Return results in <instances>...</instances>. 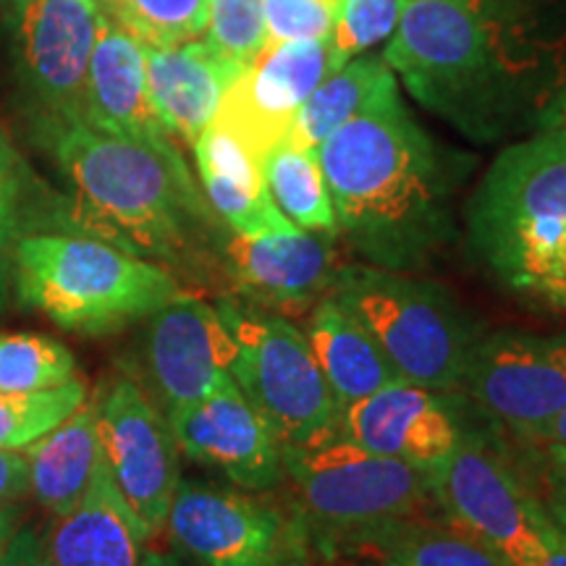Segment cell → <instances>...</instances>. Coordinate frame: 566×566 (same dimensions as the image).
Wrapping results in <instances>:
<instances>
[{"label": "cell", "mask_w": 566, "mask_h": 566, "mask_svg": "<svg viewBox=\"0 0 566 566\" xmlns=\"http://www.w3.org/2000/svg\"><path fill=\"white\" fill-rule=\"evenodd\" d=\"M61 221L69 223L66 208L55 205L11 139L0 132V250L11 252L21 237Z\"/></svg>", "instance_id": "28"}, {"label": "cell", "mask_w": 566, "mask_h": 566, "mask_svg": "<svg viewBox=\"0 0 566 566\" xmlns=\"http://www.w3.org/2000/svg\"><path fill=\"white\" fill-rule=\"evenodd\" d=\"M331 566H509L506 558L443 514L409 516L352 537Z\"/></svg>", "instance_id": "23"}, {"label": "cell", "mask_w": 566, "mask_h": 566, "mask_svg": "<svg viewBox=\"0 0 566 566\" xmlns=\"http://www.w3.org/2000/svg\"><path fill=\"white\" fill-rule=\"evenodd\" d=\"M459 391L506 441H533L566 409V331L501 328L483 334Z\"/></svg>", "instance_id": "10"}, {"label": "cell", "mask_w": 566, "mask_h": 566, "mask_svg": "<svg viewBox=\"0 0 566 566\" xmlns=\"http://www.w3.org/2000/svg\"><path fill=\"white\" fill-rule=\"evenodd\" d=\"M247 69L223 59L208 40L171 48L145 45V74L150 103L171 137L195 145L216 118L226 90Z\"/></svg>", "instance_id": "20"}, {"label": "cell", "mask_w": 566, "mask_h": 566, "mask_svg": "<svg viewBox=\"0 0 566 566\" xmlns=\"http://www.w3.org/2000/svg\"><path fill=\"white\" fill-rule=\"evenodd\" d=\"M166 417L179 451L195 462L216 467L233 485L244 491H271L286 483L279 438L231 373L202 399Z\"/></svg>", "instance_id": "16"}, {"label": "cell", "mask_w": 566, "mask_h": 566, "mask_svg": "<svg viewBox=\"0 0 566 566\" xmlns=\"http://www.w3.org/2000/svg\"><path fill=\"white\" fill-rule=\"evenodd\" d=\"M17 74L40 134L84 122L87 71L95 48L97 0H21L11 13Z\"/></svg>", "instance_id": "11"}, {"label": "cell", "mask_w": 566, "mask_h": 566, "mask_svg": "<svg viewBox=\"0 0 566 566\" xmlns=\"http://www.w3.org/2000/svg\"><path fill=\"white\" fill-rule=\"evenodd\" d=\"M221 263L239 294L268 313H310L336 279L334 233L289 229L265 237H231Z\"/></svg>", "instance_id": "17"}, {"label": "cell", "mask_w": 566, "mask_h": 566, "mask_svg": "<svg viewBox=\"0 0 566 566\" xmlns=\"http://www.w3.org/2000/svg\"><path fill=\"white\" fill-rule=\"evenodd\" d=\"M97 436L113 485L155 535L181 480L171 422L132 378H118L97 401Z\"/></svg>", "instance_id": "12"}, {"label": "cell", "mask_w": 566, "mask_h": 566, "mask_svg": "<svg viewBox=\"0 0 566 566\" xmlns=\"http://www.w3.org/2000/svg\"><path fill=\"white\" fill-rule=\"evenodd\" d=\"M13 522H17V512H13L11 506H0V554H3L11 535L17 533V530H13Z\"/></svg>", "instance_id": "41"}, {"label": "cell", "mask_w": 566, "mask_h": 566, "mask_svg": "<svg viewBox=\"0 0 566 566\" xmlns=\"http://www.w3.org/2000/svg\"><path fill=\"white\" fill-rule=\"evenodd\" d=\"M527 443H558V446H566V409H562L554 420H551L546 428L537 433L533 441Z\"/></svg>", "instance_id": "39"}, {"label": "cell", "mask_w": 566, "mask_h": 566, "mask_svg": "<svg viewBox=\"0 0 566 566\" xmlns=\"http://www.w3.org/2000/svg\"><path fill=\"white\" fill-rule=\"evenodd\" d=\"M87 401V386L80 378L34 394H0V449L21 451Z\"/></svg>", "instance_id": "31"}, {"label": "cell", "mask_w": 566, "mask_h": 566, "mask_svg": "<svg viewBox=\"0 0 566 566\" xmlns=\"http://www.w3.org/2000/svg\"><path fill=\"white\" fill-rule=\"evenodd\" d=\"M71 187L69 223L145 260L200 268L226 239L176 145L153 147L87 122L42 132Z\"/></svg>", "instance_id": "3"}, {"label": "cell", "mask_w": 566, "mask_h": 566, "mask_svg": "<svg viewBox=\"0 0 566 566\" xmlns=\"http://www.w3.org/2000/svg\"><path fill=\"white\" fill-rule=\"evenodd\" d=\"M192 147L205 197L229 231L239 237H265L294 229L271 200L263 163L247 150L237 134L212 122Z\"/></svg>", "instance_id": "22"}, {"label": "cell", "mask_w": 566, "mask_h": 566, "mask_svg": "<svg viewBox=\"0 0 566 566\" xmlns=\"http://www.w3.org/2000/svg\"><path fill=\"white\" fill-rule=\"evenodd\" d=\"M384 59L409 95L472 142H499L541 108L546 63L504 0H405Z\"/></svg>", "instance_id": "2"}, {"label": "cell", "mask_w": 566, "mask_h": 566, "mask_svg": "<svg viewBox=\"0 0 566 566\" xmlns=\"http://www.w3.org/2000/svg\"><path fill=\"white\" fill-rule=\"evenodd\" d=\"M483 420L462 391H433L407 380L342 409L338 428L352 443L436 475L462 436Z\"/></svg>", "instance_id": "14"}, {"label": "cell", "mask_w": 566, "mask_h": 566, "mask_svg": "<svg viewBox=\"0 0 566 566\" xmlns=\"http://www.w3.org/2000/svg\"><path fill=\"white\" fill-rule=\"evenodd\" d=\"M304 338L334 394L338 415L354 401L401 380L365 325L354 321L331 294L321 296L307 313Z\"/></svg>", "instance_id": "24"}, {"label": "cell", "mask_w": 566, "mask_h": 566, "mask_svg": "<svg viewBox=\"0 0 566 566\" xmlns=\"http://www.w3.org/2000/svg\"><path fill=\"white\" fill-rule=\"evenodd\" d=\"M208 42L223 59L250 69L268 48L263 0H208Z\"/></svg>", "instance_id": "32"}, {"label": "cell", "mask_w": 566, "mask_h": 566, "mask_svg": "<svg viewBox=\"0 0 566 566\" xmlns=\"http://www.w3.org/2000/svg\"><path fill=\"white\" fill-rule=\"evenodd\" d=\"M84 122L92 129L142 145H174V137L160 124L147 92L145 45L103 17V11L87 71Z\"/></svg>", "instance_id": "19"}, {"label": "cell", "mask_w": 566, "mask_h": 566, "mask_svg": "<svg viewBox=\"0 0 566 566\" xmlns=\"http://www.w3.org/2000/svg\"><path fill=\"white\" fill-rule=\"evenodd\" d=\"M506 449L551 520L566 527V446L506 441Z\"/></svg>", "instance_id": "34"}, {"label": "cell", "mask_w": 566, "mask_h": 566, "mask_svg": "<svg viewBox=\"0 0 566 566\" xmlns=\"http://www.w3.org/2000/svg\"><path fill=\"white\" fill-rule=\"evenodd\" d=\"M433 493L443 516L488 543L509 566H541L556 522L520 475L506 438L478 420L441 470Z\"/></svg>", "instance_id": "9"}, {"label": "cell", "mask_w": 566, "mask_h": 566, "mask_svg": "<svg viewBox=\"0 0 566 566\" xmlns=\"http://www.w3.org/2000/svg\"><path fill=\"white\" fill-rule=\"evenodd\" d=\"M139 566H179L174 556H163V554H145Z\"/></svg>", "instance_id": "43"}, {"label": "cell", "mask_w": 566, "mask_h": 566, "mask_svg": "<svg viewBox=\"0 0 566 566\" xmlns=\"http://www.w3.org/2000/svg\"><path fill=\"white\" fill-rule=\"evenodd\" d=\"M541 566H566V527L556 525L554 533L548 537L546 556H543Z\"/></svg>", "instance_id": "38"}, {"label": "cell", "mask_w": 566, "mask_h": 566, "mask_svg": "<svg viewBox=\"0 0 566 566\" xmlns=\"http://www.w3.org/2000/svg\"><path fill=\"white\" fill-rule=\"evenodd\" d=\"M268 48L283 42H328L336 9L325 0H263Z\"/></svg>", "instance_id": "35"}, {"label": "cell", "mask_w": 566, "mask_h": 566, "mask_svg": "<svg viewBox=\"0 0 566 566\" xmlns=\"http://www.w3.org/2000/svg\"><path fill=\"white\" fill-rule=\"evenodd\" d=\"M76 378L69 346L42 334H0V394H34Z\"/></svg>", "instance_id": "30"}, {"label": "cell", "mask_w": 566, "mask_h": 566, "mask_svg": "<svg viewBox=\"0 0 566 566\" xmlns=\"http://www.w3.org/2000/svg\"><path fill=\"white\" fill-rule=\"evenodd\" d=\"M338 233L367 265L420 273L457 239V195L472 160L428 134L396 76L317 147Z\"/></svg>", "instance_id": "1"}, {"label": "cell", "mask_w": 566, "mask_h": 566, "mask_svg": "<svg viewBox=\"0 0 566 566\" xmlns=\"http://www.w3.org/2000/svg\"><path fill=\"white\" fill-rule=\"evenodd\" d=\"M275 566H315V564L310 562L307 551H296V554H289L286 558H281Z\"/></svg>", "instance_id": "42"}, {"label": "cell", "mask_w": 566, "mask_h": 566, "mask_svg": "<svg viewBox=\"0 0 566 566\" xmlns=\"http://www.w3.org/2000/svg\"><path fill=\"white\" fill-rule=\"evenodd\" d=\"M171 541L200 566H275L307 551L294 516L226 488L179 480L168 509Z\"/></svg>", "instance_id": "13"}, {"label": "cell", "mask_w": 566, "mask_h": 566, "mask_svg": "<svg viewBox=\"0 0 566 566\" xmlns=\"http://www.w3.org/2000/svg\"><path fill=\"white\" fill-rule=\"evenodd\" d=\"M283 470L307 554L323 562L352 537L388 522L443 514L428 472L367 451L344 436L283 449Z\"/></svg>", "instance_id": "6"}, {"label": "cell", "mask_w": 566, "mask_h": 566, "mask_svg": "<svg viewBox=\"0 0 566 566\" xmlns=\"http://www.w3.org/2000/svg\"><path fill=\"white\" fill-rule=\"evenodd\" d=\"M401 9H405V0H342L328 48L342 63L370 51L380 40L391 38Z\"/></svg>", "instance_id": "33"}, {"label": "cell", "mask_w": 566, "mask_h": 566, "mask_svg": "<svg viewBox=\"0 0 566 566\" xmlns=\"http://www.w3.org/2000/svg\"><path fill=\"white\" fill-rule=\"evenodd\" d=\"M0 566H48L40 537L32 530H17L0 554Z\"/></svg>", "instance_id": "37"}, {"label": "cell", "mask_w": 566, "mask_h": 566, "mask_svg": "<svg viewBox=\"0 0 566 566\" xmlns=\"http://www.w3.org/2000/svg\"><path fill=\"white\" fill-rule=\"evenodd\" d=\"M97 6L103 17L150 48L181 45L208 27V0H97Z\"/></svg>", "instance_id": "29"}, {"label": "cell", "mask_w": 566, "mask_h": 566, "mask_svg": "<svg viewBox=\"0 0 566 566\" xmlns=\"http://www.w3.org/2000/svg\"><path fill=\"white\" fill-rule=\"evenodd\" d=\"M24 451L30 459V493L53 516L66 514L90 493L103 467L97 401H84L69 420Z\"/></svg>", "instance_id": "25"}, {"label": "cell", "mask_w": 566, "mask_h": 566, "mask_svg": "<svg viewBox=\"0 0 566 566\" xmlns=\"http://www.w3.org/2000/svg\"><path fill=\"white\" fill-rule=\"evenodd\" d=\"M342 66L328 42L321 40L265 48L226 90L212 122L237 134L247 150L263 163L265 155L289 137L307 97Z\"/></svg>", "instance_id": "15"}, {"label": "cell", "mask_w": 566, "mask_h": 566, "mask_svg": "<svg viewBox=\"0 0 566 566\" xmlns=\"http://www.w3.org/2000/svg\"><path fill=\"white\" fill-rule=\"evenodd\" d=\"M11 263L19 300L74 334H113L184 294L171 271L87 233L21 237Z\"/></svg>", "instance_id": "5"}, {"label": "cell", "mask_w": 566, "mask_h": 566, "mask_svg": "<svg viewBox=\"0 0 566 566\" xmlns=\"http://www.w3.org/2000/svg\"><path fill=\"white\" fill-rule=\"evenodd\" d=\"M233 359L237 342L212 304L181 294L150 315L145 363L166 415L210 394Z\"/></svg>", "instance_id": "18"}, {"label": "cell", "mask_w": 566, "mask_h": 566, "mask_svg": "<svg viewBox=\"0 0 566 566\" xmlns=\"http://www.w3.org/2000/svg\"><path fill=\"white\" fill-rule=\"evenodd\" d=\"M30 493V459L27 451L0 449V506Z\"/></svg>", "instance_id": "36"}, {"label": "cell", "mask_w": 566, "mask_h": 566, "mask_svg": "<svg viewBox=\"0 0 566 566\" xmlns=\"http://www.w3.org/2000/svg\"><path fill=\"white\" fill-rule=\"evenodd\" d=\"M464 231L509 294L566 313V129L495 155L464 205Z\"/></svg>", "instance_id": "4"}, {"label": "cell", "mask_w": 566, "mask_h": 566, "mask_svg": "<svg viewBox=\"0 0 566 566\" xmlns=\"http://www.w3.org/2000/svg\"><path fill=\"white\" fill-rule=\"evenodd\" d=\"M216 310L237 342L231 378L271 424L281 449L342 436L334 394L302 331L283 315L229 300Z\"/></svg>", "instance_id": "8"}, {"label": "cell", "mask_w": 566, "mask_h": 566, "mask_svg": "<svg viewBox=\"0 0 566 566\" xmlns=\"http://www.w3.org/2000/svg\"><path fill=\"white\" fill-rule=\"evenodd\" d=\"M147 537L103 462L90 493L66 514H55L40 543L48 566H139Z\"/></svg>", "instance_id": "21"}, {"label": "cell", "mask_w": 566, "mask_h": 566, "mask_svg": "<svg viewBox=\"0 0 566 566\" xmlns=\"http://www.w3.org/2000/svg\"><path fill=\"white\" fill-rule=\"evenodd\" d=\"M331 296L384 349L407 384L459 391L478 338V317L443 283L378 265H338Z\"/></svg>", "instance_id": "7"}, {"label": "cell", "mask_w": 566, "mask_h": 566, "mask_svg": "<svg viewBox=\"0 0 566 566\" xmlns=\"http://www.w3.org/2000/svg\"><path fill=\"white\" fill-rule=\"evenodd\" d=\"M391 80L394 71L388 69L384 55H363V59L346 61L307 97V103L296 113L286 139L300 150L317 153V147L338 126L363 113L367 103Z\"/></svg>", "instance_id": "26"}, {"label": "cell", "mask_w": 566, "mask_h": 566, "mask_svg": "<svg viewBox=\"0 0 566 566\" xmlns=\"http://www.w3.org/2000/svg\"><path fill=\"white\" fill-rule=\"evenodd\" d=\"M265 187L283 216L302 231L338 233L334 200L317 163V153L300 150L289 139L263 158Z\"/></svg>", "instance_id": "27"}, {"label": "cell", "mask_w": 566, "mask_h": 566, "mask_svg": "<svg viewBox=\"0 0 566 566\" xmlns=\"http://www.w3.org/2000/svg\"><path fill=\"white\" fill-rule=\"evenodd\" d=\"M19 3H21V0H0V6H3V9L9 11V13L17 11V9H19Z\"/></svg>", "instance_id": "44"}, {"label": "cell", "mask_w": 566, "mask_h": 566, "mask_svg": "<svg viewBox=\"0 0 566 566\" xmlns=\"http://www.w3.org/2000/svg\"><path fill=\"white\" fill-rule=\"evenodd\" d=\"M11 279H13V263H11V252L0 250V310L6 307V300H9Z\"/></svg>", "instance_id": "40"}, {"label": "cell", "mask_w": 566, "mask_h": 566, "mask_svg": "<svg viewBox=\"0 0 566 566\" xmlns=\"http://www.w3.org/2000/svg\"><path fill=\"white\" fill-rule=\"evenodd\" d=\"M325 3H328V6H334V9H338V3H342V0H325Z\"/></svg>", "instance_id": "45"}]
</instances>
